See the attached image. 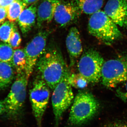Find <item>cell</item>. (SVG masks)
<instances>
[{
	"label": "cell",
	"instance_id": "23",
	"mask_svg": "<svg viewBox=\"0 0 127 127\" xmlns=\"http://www.w3.org/2000/svg\"><path fill=\"white\" fill-rule=\"evenodd\" d=\"M117 93L119 97L127 103V82L125 83L124 86L117 90Z\"/></svg>",
	"mask_w": 127,
	"mask_h": 127
},
{
	"label": "cell",
	"instance_id": "5",
	"mask_svg": "<svg viewBox=\"0 0 127 127\" xmlns=\"http://www.w3.org/2000/svg\"><path fill=\"white\" fill-rule=\"evenodd\" d=\"M69 75L67 70L54 89L52 96L56 127H58L64 113L74 100L72 88L68 81Z\"/></svg>",
	"mask_w": 127,
	"mask_h": 127
},
{
	"label": "cell",
	"instance_id": "25",
	"mask_svg": "<svg viewBox=\"0 0 127 127\" xmlns=\"http://www.w3.org/2000/svg\"><path fill=\"white\" fill-rule=\"evenodd\" d=\"M7 7L0 6V24L4 23L7 16Z\"/></svg>",
	"mask_w": 127,
	"mask_h": 127
},
{
	"label": "cell",
	"instance_id": "10",
	"mask_svg": "<svg viewBox=\"0 0 127 127\" xmlns=\"http://www.w3.org/2000/svg\"><path fill=\"white\" fill-rule=\"evenodd\" d=\"M104 12L116 25L127 28V0H108Z\"/></svg>",
	"mask_w": 127,
	"mask_h": 127
},
{
	"label": "cell",
	"instance_id": "18",
	"mask_svg": "<svg viewBox=\"0 0 127 127\" xmlns=\"http://www.w3.org/2000/svg\"><path fill=\"white\" fill-rule=\"evenodd\" d=\"M27 6L22 0L14 1L7 8V18L9 21L14 23Z\"/></svg>",
	"mask_w": 127,
	"mask_h": 127
},
{
	"label": "cell",
	"instance_id": "21",
	"mask_svg": "<svg viewBox=\"0 0 127 127\" xmlns=\"http://www.w3.org/2000/svg\"><path fill=\"white\" fill-rule=\"evenodd\" d=\"M15 24L6 21L0 27V40L3 42L9 43Z\"/></svg>",
	"mask_w": 127,
	"mask_h": 127
},
{
	"label": "cell",
	"instance_id": "29",
	"mask_svg": "<svg viewBox=\"0 0 127 127\" xmlns=\"http://www.w3.org/2000/svg\"><path fill=\"white\" fill-rule=\"evenodd\" d=\"M3 0H0V5L1 4L2 1H3Z\"/></svg>",
	"mask_w": 127,
	"mask_h": 127
},
{
	"label": "cell",
	"instance_id": "16",
	"mask_svg": "<svg viewBox=\"0 0 127 127\" xmlns=\"http://www.w3.org/2000/svg\"><path fill=\"white\" fill-rule=\"evenodd\" d=\"M76 4L81 12L92 14L100 10L103 4V0H75Z\"/></svg>",
	"mask_w": 127,
	"mask_h": 127
},
{
	"label": "cell",
	"instance_id": "6",
	"mask_svg": "<svg viewBox=\"0 0 127 127\" xmlns=\"http://www.w3.org/2000/svg\"><path fill=\"white\" fill-rule=\"evenodd\" d=\"M101 79L103 85L109 88L127 82V54L104 62Z\"/></svg>",
	"mask_w": 127,
	"mask_h": 127
},
{
	"label": "cell",
	"instance_id": "28",
	"mask_svg": "<svg viewBox=\"0 0 127 127\" xmlns=\"http://www.w3.org/2000/svg\"><path fill=\"white\" fill-rule=\"evenodd\" d=\"M39 0H22L23 2L27 5L31 4H34Z\"/></svg>",
	"mask_w": 127,
	"mask_h": 127
},
{
	"label": "cell",
	"instance_id": "14",
	"mask_svg": "<svg viewBox=\"0 0 127 127\" xmlns=\"http://www.w3.org/2000/svg\"><path fill=\"white\" fill-rule=\"evenodd\" d=\"M37 7L35 4L26 8L17 20V23L22 32L26 34L35 23L37 18Z\"/></svg>",
	"mask_w": 127,
	"mask_h": 127
},
{
	"label": "cell",
	"instance_id": "24",
	"mask_svg": "<svg viewBox=\"0 0 127 127\" xmlns=\"http://www.w3.org/2000/svg\"><path fill=\"white\" fill-rule=\"evenodd\" d=\"M104 127H127V123L122 121L112 122L108 124Z\"/></svg>",
	"mask_w": 127,
	"mask_h": 127
},
{
	"label": "cell",
	"instance_id": "27",
	"mask_svg": "<svg viewBox=\"0 0 127 127\" xmlns=\"http://www.w3.org/2000/svg\"><path fill=\"white\" fill-rule=\"evenodd\" d=\"M6 108L4 101L0 100V115L5 113Z\"/></svg>",
	"mask_w": 127,
	"mask_h": 127
},
{
	"label": "cell",
	"instance_id": "8",
	"mask_svg": "<svg viewBox=\"0 0 127 127\" xmlns=\"http://www.w3.org/2000/svg\"><path fill=\"white\" fill-rule=\"evenodd\" d=\"M104 62L102 57L97 51L88 50L82 55L78 64L79 73L89 83H97L101 79Z\"/></svg>",
	"mask_w": 127,
	"mask_h": 127
},
{
	"label": "cell",
	"instance_id": "26",
	"mask_svg": "<svg viewBox=\"0 0 127 127\" xmlns=\"http://www.w3.org/2000/svg\"><path fill=\"white\" fill-rule=\"evenodd\" d=\"M15 0H3L2 3L0 5V6L7 7Z\"/></svg>",
	"mask_w": 127,
	"mask_h": 127
},
{
	"label": "cell",
	"instance_id": "12",
	"mask_svg": "<svg viewBox=\"0 0 127 127\" xmlns=\"http://www.w3.org/2000/svg\"><path fill=\"white\" fill-rule=\"evenodd\" d=\"M66 45L70 59V66L74 65L82 55L83 47L79 31L76 27L69 30L66 39Z\"/></svg>",
	"mask_w": 127,
	"mask_h": 127
},
{
	"label": "cell",
	"instance_id": "1",
	"mask_svg": "<svg viewBox=\"0 0 127 127\" xmlns=\"http://www.w3.org/2000/svg\"><path fill=\"white\" fill-rule=\"evenodd\" d=\"M35 67L39 77L52 89L55 88L67 70L61 53L54 47L46 48Z\"/></svg>",
	"mask_w": 127,
	"mask_h": 127
},
{
	"label": "cell",
	"instance_id": "17",
	"mask_svg": "<svg viewBox=\"0 0 127 127\" xmlns=\"http://www.w3.org/2000/svg\"><path fill=\"white\" fill-rule=\"evenodd\" d=\"M11 63L17 74L25 72L27 59L24 50L17 49L14 50Z\"/></svg>",
	"mask_w": 127,
	"mask_h": 127
},
{
	"label": "cell",
	"instance_id": "2",
	"mask_svg": "<svg viewBox=\"0 0 127 127\" xmlns=\"http://www.w3.org/2000/svg\"><path fill=\"white\" fill-rule=\"evenodd\" d=\"M88 30L91 35L108 45H111L122 36L117 25L101 10L91 15Z\"/></svg>",
	"mask_w": 127,
	"mask_h": 127
},
{
	"label": "cell",
	"instance_id": "15",
	"mask_svg": "<svg viewBox=\"0 0 127 127\" xmlns=\"http://www.w3.org/2000/svg\"><path fill=\"white\" fill-rule=\"evenodd\" d=\"M15 71L11 63L0 62V91L10 86L14 79Z\"/></svg>",
	"mask_w": 127,
	"mask_h": 127
},
{
	"label": "cell",
	"instance_id": "20",
	"mask_svg": "<svg viewBox=\"0 0 127 127\" xmlns=\"http://www.w3.org/2000/svg\"><path fill=\"white\" fill-rule=\"evenodd\" d=\"M68 81L72 87L79 89L85 88L89 83L86 79L79 73L69 74Z\"/></svg>",
	"mask_w": 127,
	"mask_h": 127
},
{
	"label": "cell",
	"instance_id": "30",
	"mask_svg": "<svg viewBox=\"0 0 127 127\" xmlns=\"http://www.w3.org/2000/svg\"><path fill=\"white\" fill-rule=\"evenodd\" d=\"M59 0V1H60V0Z\"/></svg>",
	"mask_w": 127,
	"mask_h": 127
},
{
	"label": "cell",
	"instance_id": "4",
	"mask_svg": "<svg viewBox=\"0 0 127 127\" xmlns=\"http://www.w3.org/2000/svg\"><path fill=\"white\" fill-rule=\"evenodd\" d=\"M28 81L25 72L17 74L9 94L3 100L5 113L9 118L16 119L21 112L26 96Z\"/></svg>",
	"mask_w": 127,
	"mask_h": 127
},
{
	"label": "cell",
	"instance_id": "22",
	"mask_svg": "<svg viewBox=\"0 0 127 127\" xmlns=\"http://www.w3.org/2000/svg\"><path fill=\"white\" fill-rule=\"evenodd\" d=\"M21 40V38L18 32V28L16 25L15 24L8 43L10 44L13 49L16 50L20 46Z\"/></svg>",
	"mask_w": 127,
	"mask_h": 127
},
{
	"label": "cell",
	"instance_id": "3",
	"mask_svg": "<svg viewBox=\"0 0 127 127\" xmlns=\"http://www.w3.org/2000/svg\"><path fill=\"white\" fill-rule=\"evenodd\" d=\"M68 122L73 126H79L93 117L99 108V103L92 94L81 92L73 101Z\"/></svg>",
	"mask_w": 127,
	"mask_h": 127
},
{
	"label": "cell",
	"instance_id": "7",
	"mask_svg": "<svg viewBox=\"0 0 127 127\" xmlns=\"http://www.w3.org/2000/svg\"><path fill=\"white\" fill-rule=\"evenodd\" d=\"M50 88L43 79L38 77L33 82L30 90V101L37 127H42V118L50 98Z\"/></svg>",
	"mask_w": 127,
	"mask_h": 127
},
{
	"label": "cell",
	"instance_id": "13",
	"mask_svg": "<svg viewBox=\"0 0 127 127\" xmlns=\"http://www.w3.org/2000/svg\"><path fill=\"white\" fill-rule=\"evenodd\" d=\"M60 2L57 0H43L41 2L37 10V25L38 27H40L45 22L49 23L52 21Z\"/></svg>",
	"mask_w": 127,
	"mask_h": 127
},
{
	"label": "cell",
	"instance_id": "11",
	"mask_svg": "<svg viewBox=\"0 0 127 127\" xmlns=\"http://www.w3.org/2000/svg\"><path fill=\"white\" fill-rule=\"evenodd\" d=\"M81 12L76 4L61 1L57 6L54 18L61 26L65 27L76 21Z\"/></svg>",
	"mask_w": 127,
	"mask_h": 127
},
{
	"label": "cell",
	"instance_id": "9",
	"mask_svg": "<svg viewBox=\"0 0 127 127\" xmlns=\"http://www.w3.org/2000/svg\"><path fill=\"white\" fill-rule=\"evenodd\" d=\"M48 32H39L30 41L24 49L27 59L25 72L28 79L32 75L37 62L46 49Z\"/></svg>",
	"mask_w": 127,
	"mask_h": 127
},
{
	"label": "cell",
	"instance_id": "19",
	"mask_svg": "<svg viewBox=\"0 0 127 127\" xmlns=\"http://www.w3.org/2000/svg\"><path fill=\"white\" fill-rule=\"evenodd\" d=\"M14 53L13 48L9 43L0 42V62L11 63Z\"/></svg>",
	"mask_w": 127,
	"mask_h": 127
}]
</instances>
